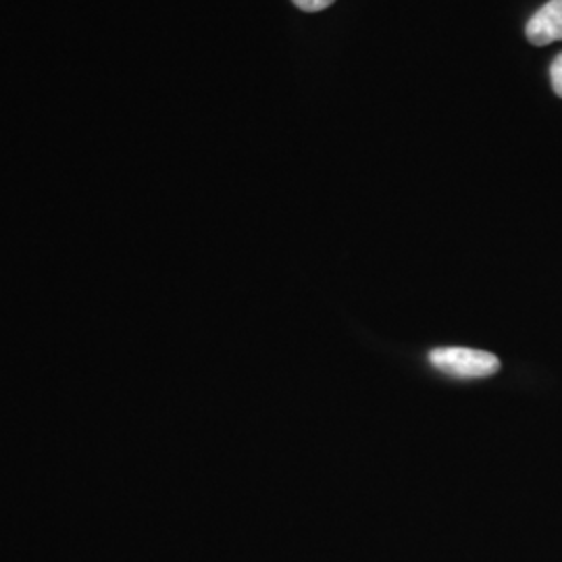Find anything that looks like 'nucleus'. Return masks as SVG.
Instances as JSON below:
<instances>
[{
  "label": "nucleus",
  "mask_w": 562,
  "mask_h": 562,
  "mask_svg": "<svg viewBox=\"0 0 562 562\" xmlns=\"http://www.w3.org/2000/svg\"><path fill=\"white\" fill-rule=\"evenodd\" d=\"M525 36L533 46L562 41V0H548L527 21Z\"/></svg>",
  "instance_id": "nucleus-2"
},
{
  "label": "nucleus",
  "mask_w": 562,
  "mask_h": 562,
  "mask_svg": "<svg viewBox=\"0 0 562 562\" xmlns=\"http://www.w3.org/2000/svg\"><path fill=\"white\" fill-rule=\"evenodd\" d=\"M429 361L436 369L457 378H487L501 369V361L492 352L475 348H436Z\"/></svg>",
  "instance_id": "nucleus-1"
},
{
  "label": "nucleus",
  "mask_w": 562,
  "mask_h": 562,
  "mask_svg": "<svg viewBox=\"0 0 562 562\" xmlns=\"http://www.w3.org/2000/svg\"><path fill=\"white\" fill-rule=\"evenodd\" d=\"M550 80H552V90L562 99V53L550 65Z\"/></svg>",
  "instance_id": "nucleus-4"
},
{
  "label": "nucleus",
  "mask_w": 562,
  "mask_h": 562,
  "mask_svg": "<svg viewBox=\"0 0 562 562\" xmlns=\"http://www.w3.org/2000/svg\"><path fill=\"white\" fill-rule=\"evenodd\" d=\"M304 13H319L323 9L331 7L336 0H292Z\"/></svg>",
  "instance_id": "nucleus-3"
}]
</instances>
